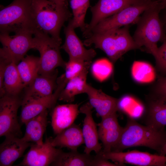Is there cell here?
<instances>
[{
  "instance_id": "cell-1",
  "label": "cell",
  "mask_w": 166,
  "mask_h": 166,
  "mask_svg": "<svg viewBox=\"0 0 166 166\" xmlns=\"http://www.w3.org/2000/svg\"><path fill=\"white\" fill-rule=\"evenodd\" d=\"M31 14L34 33L41 32L61 41V29L72 15L68 6L49 0H32Z\"/></svg>"
},
{
  "instance_id": "cell-2",
  "label": "cell",
  "mask_w": 166,
  "mask_h": 166,
  "mask_svg": "<svg viewBox=\"0 0 166 166\" xmlns=\"http://www.w3.org/2000/svg\"><path fill=\"white\" fill-rule=\"evenodd\" d=\"M166 141L164 128L142 125L129 116L120 140L112 151L121 152L130 148L144 146L157 151L160 155Z\"/></svg>"
},
{
  "instance_id": "cell-3",
  "label": "cell",
  "mask_w": 166,
  "mask_h": 166,
  "mask_svg": "<svg viewBox=\"0 0 166 166\" xmlns=\"http://www.w3.org/2000/svg\"><path fill=\"white\" fill-rule=\"evenodd\" d=\"M161 0H156L145 10L136 23L137 27L132 37L141 49L155 57L158 50L157 44L166 40V34L162 21L159 17L162 10Z\"/></svg>"
},
{
  "instance_id": "cell-4",
  "label": "cell",
  "mask_w": 166,
  "mask_h": 166,
  "mask_svg": "<svg viewBox=\"0 0 166 166\" xmlns=\"http://www.w3.org/2000/svg\"><path fill=\"white\" fill-rule=\"evenodd\" d=\"M129 26L90 34L84 41L85 45H92L103 51L114 64L127 52L141 49L129 33Z\"/></svg>"
},
{
  "instance_id": "cell-5",
  "label": "cell",
  "mask_w": 166,
  "mask_h": 166,
  "mask_svg": "<svg viewBox=\"0 0 166 166\" xmlns=\"http://www.w3.org/2000/svg\"><path fill=\"white\" fill-rule=\"evenodd\" d=\"M32 0H14L6 6H0V33L10 34L33 29L31 14Z\"/></svg>"
},
{
  "instance_id": "cell-6",
  "label": "cell",
  "mask_w": 166,
  "mask_h": 166,
  "mask_svg": "<svg viewBox=\"0 0 166 166\" xmlns=\"http://www.w3.org/2000/svg\"><path fill=\"white\" fill-rule=\"evenodd\" d=\"M34 35L33 49L40 54L38 74H51L59 67L65 69L66 62L63 59L60 52L62 41L38 31H35Z\"/></svg>"
},
{
  "instance_id": "cell-7",
  "label": "cell",
  "mask_w": 166,
  "mask_h": 166,
  "mask_svg": "<svg viewBox=\"0 0 166 166\" xmlns=\"http://www.w3.org/2000/svg\"><path fill=\"white\" fill-rule=\"evenodd\" d=\"M33 35L31 31L20 32L12 36L0 33L2 47L0 49V60L7 63L13 62L17 65L30 49H33Z\"/></svg>"
},
{
  "instance_id": "cell-8",
  "label": "cell",
  "mask_w": 166,
  "mask_h": 166,
  "mask_svg": "<svg viewBox=\"0 0 166 166\" xmlns=\"http://www.w3.org/2000/svg\"><path fill=\"white\" fill-rule=\"evenodd\" d=\"M155 1L148 0L124 8L100 22L92 29L86 37L91 34L136 23L141 15L153 4Z\"/></svg>"
},
{
  "instance_id": "cell-9",
  "label": "cell",
  "mask_w": 166,
  "mask_h": 166,
  "mask_svg": "<svg viewBox=\"0 0 166 166\" xmlns=\"http://www.w3.org/2000/svg\"><path fill=\"white\" fill-rule=\"evenodd\" d=\"M22 99L19 95L5 94L0 99V136L21 137L22 133L17 117Z\"/></svg>"
},
{
  "instance_id": "cell-10",
  "label": "cell",
  "mask_w": 166,
  "mask_h": 166,
  "mask_svg": "<svg viewBox=\"0 0 166 166\" xmlns=\"http://www.w3.org/2000/svg\"><path fill=\"white\" fill-rule=\"evenodd\" d=\"M102 157L124 166V164L139 166H166V156L136 150L126 152L111 151L97 154Z\"/></svg>"
},
{
  "instance_id": "cell-11",
  "label": "cell",
  "mask_w": 166,
  "mask_h": 166,
  "mask_svg": "<svg viewBox=\"0 0 166 166\" xmlns=\"http://www.w3.org/2000/svg\"><path fill=\"white\" fill-rule=\"evenodd\" d=\"M148 0H99L91 8L92 17L87 24L83 35L86 37L90 31L100 22L132 5Z\"/></svg>"
},
{
  "instance_id": "cell-12",
  "label": "cell",
  "mask_w": 166,
  "mask_h": 166,
  "mask_svg": "<svg viewBox=\"0 0 166 166\" xmlns=\"http://www.w3.org/2000/svg\"><path fill=\"white\" fill-rule=\"evenodd\" d=\"M30 147L22 160L17 166L51 165L62 151L53 146L49 138H46L42 144L32 143Z\"/></svg>"
},
{
  "instance_id": "cell-13",
  "label": "cell",
  "mask_w": 166,
  "mask_h": 166,
  "mask_svg": "<svg viewBox=\"0 0 166 166\" xmlns=\"http://www.w3.org/2000/svg\"><path fill=\"white\" fill-rule=\"evenodd\" d=\"M75 28L70 20L64 29L65 42L61 48L68 54L69 59L83 61H92L96 53L93 49H86L84 45L76 34Z\"/></svg>"
},
{
  "instance_id": "cell-14",
  "label": "cell",
  "mask_w": 166,
  "mask_h": 166,
  "mask_svg": "<svg viewBox=\"0 0 166 166\" xmlns=\"http://www.w3.org/2000/svg\"><path fill=\"white\" fill-rule=\"evenodd\" d=\"M101 119L98 124V135L103 144V149L101 151L107 152L112 151L118 143L123 127L119 124L117 113Z\"/></svg>"
},
{
  "instance_id": "cell-15",
  "label": "cell",
  "mask_w": 166,
  "mask_h": 166,
  "mask_svg": "<svg viewBox=\"0 0 166 166\" xmlns=\"http://www.w3.org/2000/svg\"><path fill=\"white\" fill-rule=\"evenodd\" d=\"M57 69L49 74H38L34 81L26 87L22 103L52 94L57 86Z\"/></svg>"
},
{
  "instance_id": "cell-16",
  "label": "cell",
  "mask_w": 166,
  "mask_h": 166,
  "mask_svg": "<svg viewBox=\"0 0 166 166\" xmlns=\"http://www.w3.org/2000/svg\"><path fill=\"white\" fill-rule=\"evenodd\" d=\"M93 108L88 102L82 105L79 109L80 113L85 115L82 130L85 144L84 152L88 154H90L92 151L98 154L101 151L102 148L99 142L97 124L93 117Z\"/></svg>"
},
{
  "instance_id": "cell-17",
  "label": "cell",
  "mask_w": 166,
  "mask_h": 166,
  "mask_svg": "<svg viewBox=\"0 0 166 166\" xmlns=\"http://www.w3.org/2000/svg\"><path fill=\"white\" fill-rule=\"evenodd\" d=\"M64 88L63 85L58 84L56 89L50 95L22 103L20 114L22 123L25 124L43 111L54 108L60 94Z\"/></svg>"
},
{
  "instance_id": "cell-18",
  "label": "cell",
  "mask_w": 166,
  "mask_h": 166,
  "mask_svg": "<svg viewBox=\"0 0 166 166\" xmlns=\"http://www.w3.org/2000/svg\"><path fill=\"white\" fill-rule=\"evenodd\" d=\"M141 118L145 125L162 128L166 126V98L154 95L147 99Z\"/></svg>"
},
{
  "instance_id": "cell-19",
  "label": "cell",
  "mask_w": 166,
  "mask_h": 166,
  "mask_svg": "<svg viewBox=\"0 0 166 166\" xmlns=\"http://www.w3.org/2000/svg\"><path fill=\"white\" fill-rule=\"evenodd\" d=\"M85 93L90 104L95 109L97 116L102 118L119 111V99L108 95L101 89H97L89 84Z\"/></svg>"
},
{
  "instance_id": "cell-20",
  "label": "cell",
  "mask_w": 166,
  "mask_h": 166,
  "mask_svg": "<svg viewBox=\"0 0 166 166\" xmlns=\"http://www.w3.org/2000/svg\"><path fill=\"white\" fill-rule=\"evenodd\" d=\"M32 143L15 136L6 137L0 145V166H11Z\"/></svg>"
},
{
  "instance_id": "cell-21",
  "label": "cell",
  "mask_w": 166,
  "mask_h": 166,
  "mask_svg": "<svg viewBox=\"0 0 166 166\" xmlns=\"http://www.w3.org/2000/svg\"><path fill=\"white\" fill-rule=\"evenodd\" d=\"M79 105L67 104L53 108L51 114V126L54 133L57 135L70 126L80 113Z\"/></svg>"
},
{
  "instance_id": "cell-22",
  "label": "cell",
  "mask_w": 166,
  "mask_h": 166,
  "mask_svg": "<svg viewBox=\"0 0 166 166\" xmlns=\"http://www.w3.org/2000/svg\"><path fill=\"white\" fill-rule=\"evenodd\" d=\"M49 139L53 146L66 148L71 151H77V148L85 143L82 129L74 123L56 135L55 138Z\"/></svg>"
},
{
  "instance_id": "cell-23",
  "label": "cell",
  "mask_w": 166,
  "mask_h": 166,
  "mask_svg": "<svg viewBox=\"0 0 166 166\" xmlns=\"http://www.w3.org/2000/svg\"><path fill=\"white\" fill-rule=\"evenodd\" d=\"M48 114V110H46L25 124V132L22 138L23 140L39 145L43 143V136L47 124Z\"/></svg>"
},
{
  "instance_id": "cell-24",
  "label": "cell",
  "mask_w": 166,
  "mask_h": 166,
  "mask_svg": "<svg viewBox=\"0 0 166 166\" xmlns=\"http://www.w3.org/2000/svg\"><path fill=\"white\" fill-rule=\"evenodd\" d=\"M87 69L79 74L69 80L59 94L58 100L67 102L74 101L75 96L85 93L87 83Z\"/></svg>"
},
{
  "instance_id": "cell-25",
  "label": "cell",
  "mask_w": 166,
  "mask_h": 166,
  "mask_svg": "<svg viewBox=\"0 0 166 166\" xmlns=\"http://www.w3.org/2000/svg\"><path fill=\"white\" fill-rule=\"evenodd\" d=\"M17 65L11 62L6 67L3 83L5 94L18 95L26 87L18 71Z\"/></svg>"
},
{
  "instance_id": "cell-26",
  "label": "cell",
  "mask_w": 166,
  "mask_h": 166,
  "mask_svg": "<svg viewBox=\"0 0 166 166\" xmlns=\"http://www.w3.org/2000/svg\"><path fill=\"white\" fill-rule=\"evenodd\" d=\"M40 60V57L27 55L17 65L18 71L26 87L38 75Z\"/></svg>"
},
{
  "instance_id": "cell-27",
  "label": "cell",
  "mask_w": 166,
  "mask_h": 166,
  "mask_svg": "<svg viewBox=\"0 0 166 166\" xmlns=\"http://www.w3.org/2000/svg\"><path fill=\"white\" fill-rule=\"evenodd\" d=\"M94 156L77 151L69 152L63 151L51 165L55 166H91Z\"/></svg>"
},
{
  "instance_id": "cell-28",
  "label": "cell",
  "mask_w": 166,
  "mask_h": 166,
  "mask_svg": "<svg viewBox=\"0 0 166 166\" xmlns=\"http://www.w3.org/2000/svg\"><path fill=\"white\" fill-rule=\"evenodd\" d=\"M70 4L73 17L70 21L75 29L80 28L83 32L87 25L85 19L89 6L90 0H70Z\"/></svg>"
},
{
  "instance_id": "cell-29",
  "label": "cell",
  "mask_w": 166,
  "mask_h": 166,
  "mask_svg": "<svg viewBox=\"0 0 166 166\" xmlns=\"http://www.w3.org/2000/svg\"><path fill=\"white\" fill-rule=\"evenodd\" d=\"M131 73L134 79L140 83L151 82L156 77L153 66L149 63L143 61H134L132 66Z\"/></svg>"
},
{
  "instance_id": "cell-30",
  "label": "cell",
  "mask_w": 166,
  "mask_h": 166,
  "mask_svg": "<svg viewBox=\"0 0 166 166\" xmlns=\"http://www.w3.org/2000/svg\"><path fill=\"white\" fill-rule=\"evenodd\" d=\"M113 63L103 58L97 60L92 65L91 70L93 76L98 80L103 81L107 78L113 71Z\"/></svg>"
},
{
  "instance_id": "cell-31",
  "label": "cell",
  "mask_w": 166,
  "mask_h": 166,
  "mask_svg": "<svg viewBox=\"0 0 166 166\" xmlns=\"http://www.w3.org/2000/svg\"><path fill=\"white\" fill-rule=\"evenodd\" d=\"M92 61H83L69 60L66 62L65 72L62 75L68 82L72 78L87 69H89Z\"/></svg>"
},
{
  "instance_id": "cell-32",
  "label": "cell",
  "mask_w": 166,
  "mask_h": 166,
  "mask_svg": "<svg viewBox=\"0 0 166 166\" xmlns=\"http://www.w3.org/2000/svg\"><path fill=\"white\" fill-rule=\"evenodd\" d=\"M157 68L163 74H166V40L158 47L156 54L154 57Z\"/></svg>"
},
{
  "instance_id": "cell-33",
  "label": "cell",
  "mask_w": 166,
  "mask_h": 166,
  "mask_svg": "<svg viewBox=\"0 0 166 166\" xmlns=\"http://www.w3.org/2000/svg\"><path fill=\"white\" fill-rule=\"evenodd\" d=\"M155 95L166 98V74L158 79L155 88Z\"/></svg>"
},
{
  "instance_id": "cell-34",
  "label": "cell",
  "mask_w": 166,
  "mask_h": 166,
  "mask_svg": "<svg viewBox=\"0 0 166 166\" xmlns=\"http://www.w3.org/2000/svg\"><path fill=\"white\" fill-rule=\"evenodd\" d=\"M121 166L116 163H113L104 158L97 154L94 156L91 166Z\"/></svg>"
},
{
  "instance_id": "cell-35",
  "label": "cell",
  "mask_w": 166,
  "mask_h": 166,
  "mask_svg": "<svg viewBox=\"0 0 166 166\" xmlns=\"http://www.w3.org/2000/svg\"><path fill=\"white\" fill-rule=\"evenodd\" d=\"M5 61L0 60V96L2 97L5 94L3 88L4 73L6 66L8 64Z\"/></svg>"
},
{
  "instance_id": "cell-36",
  "label": "cell",
  "mask_w": 166,
  "mask_h": 166,
  "mask_svg": "<svg viewBox=\"0 0 166 166\" xmlns=\"http://www.w3.org/2000/svg\"><path fill=\"white\" fill-rule=\"evenodd\" d=\"M57 4L62 5L68 6L67 0H49Z\"/></svg>"
},
{
  "instance_id": "cell-37",
  "label": "cell",
  "mask_w": 166,
  "mask_h": 166,
  "mask_svg": "<svg viewBox=\"0 0 166 166\" xmlns=\"http://www.w3.org/2000/svg\"><path fill=\"white\" fill-rule=\"evenodd\" d=\"M160 5L162 10L166 8V0H161Z\"/></svg>"
},
{
  "instance_id": "cell-38",
  "label": "cell",
  "mask_w": 166,
  "mask_h": 166,
  "mask_svg": "<svg viewBox=\"0 0 166 166\" xmlns=\"http://www.w3.org/2000/svg\"><path fill=\"white\" fill-rule=\"evenodd\" d=\"M160 155L165 156L166 155V141L162 148Z\"/></svg>"
},
{
  "instance_id": "cell-39",
  "label": "cell",
  "mask_w": 166,
  "mask_h": 166,
  "mask_svg": "<svg viewBox=\"0 0 166 166\" xmlns=\"http://www.w3.org/2000/svg\"><path fill=\"white\" fill-rule=\"evenodd\" d=\"M166 9V8H165ZM164 18L162 22L163 23L165 31L166 32V11L164 16Z\"/></svg>"
}]
</instances>
